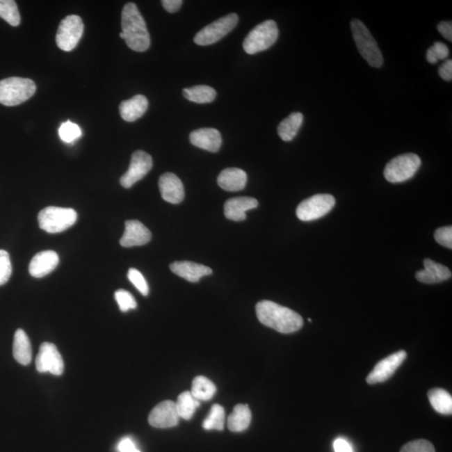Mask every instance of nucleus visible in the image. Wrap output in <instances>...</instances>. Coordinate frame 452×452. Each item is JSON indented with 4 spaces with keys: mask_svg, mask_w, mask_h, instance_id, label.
<instances>
[{
    "mask_svg": "<svg viewBox=\"0 0 452 452\" xmlns=\"http://www.w3.org/2000/svg\"><path fill=\"white\" fill-rule=\"evenodd\" d=\"M256 312L259 321L282 334L297 332L303 325V319L298 312L267 300L257 304Z\"/></svg>",
    "mask_w": 452,
    "mask_h": 452,
    "instance_id": "obj_1",
    "label": "nucleus"
},
{
    "mask_svg": "<svg viewBox=\"0 0 452 452\" xmlns=\"http://www.w3.org/2000/svg\"><path fill=\"white\" fill-rule=\"evenodd\" d=\"M122 29L126 44L131 50L145 52L150 48L151 38L145 20L134 3H127L123 7Z\"/></svg>",
    "mask_w": 452,
    "mask_h": 452,
    "instance_id": "obj_2",
    "label": "nucleus"
},
{
    "mask_svg": "<svg viewBox=\"0 0 452 452\" xmlns=\"http://www.w3.org/2000/svg\"><path fill=\"white\" fill-rule=\"evenodd\" d=\"M36 92L34 81L28 78L9 77L0 81V104L18 106L30 99Z\"/></svg>",
    "mask_w": 452,
    "mask_h": 452,
    "instance_id": "obj_3",
    "label": "nucleus"
},
{
    "mask_svg": "<svg viewBox=\"0 0 452 452\" xmlns=\"http://www.w3.org/2000/svg\"><path fill=\"white\" fill-rule=\"evenodd\" d=\"M351 31L353 40L362 57L373 67H382L384 60L379 45L364 24L360 19H353Z\"/></svg>",
    "mask_w": 452,
    "mask_h": 452,
    "instance_id": "obj_4",
    "label": "nucleus"
},
{
    "mask_svg": "<svg viewBox=\"0 0 452 452\" xmlns=\"http://www.w3.org/2000/svg\"><path fill=\"white\" fill-rule=\"evenodd\" d=\"M278 35L277 23L274 20H266L252 29L246 35L243 42L244 51L249 55L266 51L276 43Z\"/></svg>",
    "mask_w": 452,
    "mask_h": 452,
    "instance_id": "obj_5",
    "label": "nucleus"
},
{
    "mask_svg": "<svg viewBox=\"0 0 452 452\" xmlns=\"http://www.w3.org/2000/svg\"><path fill=\"white\" fill-rule=\"evenodd\" d=\"M76 220L77 213L71 208L47 207L38 216L40 229L51 234L67 231L76 223Z\"/></svg>",
    "mask_w": 452,
    "mask_h": 452,
    "instance_id": "obj_6",
    "label": "nucleus"
},
{
    "mask_svg": "<svg viewBox=\"0 0 452 452\" xmlns=\"http://www.w3.org/2000/svg\"><path fill=\"white\" fill-rule=\"evenodd\" d=\"M421 166V160L417 154H405L394 158L387 163L384 171L386 180L389 183L405 182L412 179Z\"/></svg>",
    "mask_w": 452,
    "mask_h": 452,
    "instance_id": "obj_7",
    "label": "nucleus"
},
{
    "mask_svg": "<svg viewBox=\"0 0 452 452\" xmlns=\"http://www.w3.org/2000/svg\"><path fill=\"white\" fill-rule=\"evenodd\" d=\"M238 22H239V17L236 14L225 15L197 33L194 39L195 43L203 45V47L215 44L233 31Z\"/></svg>",
    "mask_w": 452,
    "mask_h": 452,
    "instance_id": "obj_8",
    "label": "nucleus"
},
{
    "mask_svg": "<svg viewBox=\"0 0 452 452\" xmlns=\"http://www.w3.org/2000/svg\"><path fill=\"white\" fill-rule=\"evenodd\" d=\"M84 32V24L80 16L69 15L61 20L56 33V44L60 50L71 51L75 49Z\"/></svg>",
    "mask_w": 452,
    "mask_h": 452,
    "instance_id": "obj_9",
    "label": "nucleus"
},
{
    "mask_svg": "<svg viewBox=\"0 0 452 452\" xmlns=\"http://www.w3.org/2000/svg\"><path fill=\"white\" fill-rule=\"evenodd\" d=\"M335 202L334 197L331 195H316L300 203L296 213L302 221L318 220L330 212Z\"/></svg>",
    "mask_w": 452,
    "mask_h": 452,
    "instance_id": "obj_10",
    "label": "nucleus"
},
{
    "mask_svg": "<svg viewBox=\"0 0 452 452\" xmlns=\"http://www.w3.org/2000/svg\"><path fill=\"white\" fill-rule=\"evenodd\" d=\"M152 168L153 159L146 152L138 150L131 155L129 170L121 177L120 184L122 187L129 188L138 181L145 178Z\"/></svg>",
    "mask_w": 452,
    "mask_h": 452,
    "instance_id": "obj_11",
    "label": "nucleus"
},
{
    "mask_svg": "<svg viewBox=\"0 0 452 452\" xmlns=\"http://www.w3.org/2000/svg\"><path fill=\"white\" fill-rule=\"evenodd\" d=\"M36 369L40 373H51L54 376L63 375L64 361L56 345L44 343L40 345L35 361Z\"/></svg>",
    "mask_w": 452,
    "mask_h": 452,
    "instance_id": "obj_12",
    "label": "nucleus"
},
{
    "mask_svg": "<svg viewBox=\"0 0 452 452\" xmlns=\"http://www.w3.org/2000/svg\"><path fill=\"white\" fill-rule=\"evenodd\" d=\"M406 357V352L401 350L380 360L373 371L369 373L366 379L367 383L375 385L388 380L404 363Z\"/></svg>",
    "mask_w": 452,
    "mask_h": 452,
    "instance_id": "obj_13",
    "label": "nucleus"
},
{
    "mask_svg": "<svg viewBox=\"0 0 452 452\" xmlns=\"http://www.w3.org/2000/svg\"><path fill=\"white\" fill-rule=\"evenodd\" d=\"M179 416L177 410L176 403L166 401L156 405L150 414L149 422L155 428H170L179 422Z\"/></svg>",
    "mask_w": 452,
    "mask_h": 452,
    "instance_id": "obj_14",
    "label": "nucleus"
},
{
    "mask_svg": "<svg viewBox=\"0 0 452 452\" xmlns=\"http://www.w3.org/2000/svg\"><path fill=\"white\" fill-rule=\"evenodd\" d=\"M152 239V234L149 229L140 221L136 220H127L125 232L120 240L123 248H134L149 243Z\"/></svg>",
    "mask_w": 452,
    "mask_h": 452,
    "instance_id": "obj_15",
    "label": "nucleus"
},
{
    "mask_svg": "<svg viewBox=\"0 0 452 452\" xmlns=\"http://www.w3.org/2000/svg\"><path fill=\"white\" fill-rule=\"evenodd\" d=\"M159 187L162 198L166 202L178 204L184 199V188L182 181L172 172H166L160 177Z\"/></svg>",
    "mask_w": 452,
    "mask_h": 452,
    "instance_id": "obj_16",
    "label": "nucleus"
},
{
    "mask_svg": "<svg viewBox=\"0 0 452 452\" xmlns=\"http://www.w3.org/2000/svg\"><path fill=\"white\" fill-rule=\"evenodd\" d=\"M59 264V256L53 250H45L33 257L29 271L33 277L41 278L50 274Z\"/></svg>",
    "mask_w": 452,
    "mask_h": 452,
    "instance_id": "obj_17",
    "label": "nucleus"
},
{
    "mask_svg": "<svg viewBox=\"0 0 452 452\" xmlns=\"http://www.w3.org/2000/svg\"><path fill=\"white\" fill-rule=\"evenodd\" d=\"M191 145L199 149L216 153L222 145L221 134L215 129H200L193 131L190 135Z\"/></svg>",
    "mask_w": 452,
    "mask_h": 452,
    "instance_id": "obj_18",
    "label": "nucleus"
},
{
    "mask_svg": "<svg viewBox=\"0 0 452 452\" xmlns=\"http://www.w3.org/2000/svg\"><path fill=\"white\" fill-rule=\"evenodd\" d=\"M425 268L418 271L416 274L417 280L425 284H435L448 280L451 277V271L446 266L439 264L430 259L424 261Z\"/></svg>",
    "mask_w": 452,
    "mask_h": 452,
    "instance_id": "obj_19",
    "label": "nucleus"
},
{
    "mask_svg": "<svg viewBox=\"0 0 452 452\" xmlns=\"http://www.w3.org/2000/svg\"><path fill=\"white\" fill-rule=\"evenodd\" d=\"M172 273L191 282H197L201 277L213 273L209 267L192 261H175L170 265Z\"/></svg>",
    "mask_w": 452,
    "mask_h": 452,
    "instance_id": "obj_20",
    "label": "nucleus"
},
{
    "mask_svg": "<svg viewBox=\"0 0 452 452\" xmlns=\"http://www.w3.org/2000/svg\"><path fill=\"white\" fill-rule=\"evenodd\" d=\"M258 201L250 197H235L229 199L225 204V216L233 221L246 219L245 212L258 207Z\"/></svg>",
    "mask_w": 452,
    "mask_h": 452,
    "instance_id": "obj_21",
    "label": "nucleus"
},
{
    "mask_svg": "<svg viewBox=\"0 0 452 452\" xmlns=\"http://www.w3.org/2000/svg\"><path fill=\"white\" fill-rule=\"evenodd\" d=\"M217 182L222 190L225 191H241L244 190L248 183V175L240 168H225L218 176Z\"/></svg>",
    "mask_w": 452,
    "mask_h": 452,
    "instance_id": "obj_22",
    "label": "nucleus"
},
{
    "mask_svg": "<svg viewBox=\"0 0 452 452\" xmlns=\"http://www.w3.org/2000/svg\"><path fill=\"white\" fill-rule=\"evenodd\" d=\"M149 108V101L146 97L137 95L131 99L123 101L119 106V111L123 120L133 122L145 115Z\"/></svg>",
    "mask_w": 452,
    "mask_h": 452,
    "instance_id": "obj_23",
    "label": "nucleus"
},
{
    "mask_svg": "<svg viewBox=\"0 0 452 452\" xmlns=\"http://www.w3.org/2000/svg\"><path fill=\"white\" fill-rule=\"evenodd\" d=\"M13 355L15 360L20 364L28 365L31 362V344L26 332L22 330H18L15 332Z\"/></svg>",
    "mask_w": 452,
    "mask_h": 452,
    "instance_id": "obj_24",
    "label": "nucleus"
},
{
    "mask_svg": "<svg viewBox=\"0 0 452 452\" xmlns=\"http://www.w3.org/2000/svg\"><path fill=\"white\" fill-rule=\"evenodd\" d=\"M252 421V412L248 405H237L229 414L227 426L233 433H241L248 428Z\"/></svg>",
    "mask_w": 452,
    "mask_h": 452,
    "instance_id": "obj_25",
    "label": "nucleus"
},
{
    "mask_svg": "<svg viewBox=\"0 0 452 452\" xmlns=\"http://www.w3.org/2000/svg\"><path fill=\"white\" fill-rule=\"evenodd\" d=\"M303 122L301 113H293L284 119L277 127V133L283 141L290 142L298 134Z\"/></svg>",
    "mask_w": 452,
    "mask_h": 452,
    "instance_id": "obj_26",
    "label": "nucleus"
},
{
    "mask_svg": "<svg viewBox=\"0 0 452 452\" xmlns=\"http://www.w3.org/2000/svg\"><path fill=\"white\" fill-rule=\"evenodd\" d=\"M183 94L187 100L199 104H211L216 97V90L212 88L211 86L205 85L184 88Z\"/></svg>",
    "mask_w": 452,
    "mask_h": 452,
    "instance_id": "obj_27",
    "label": "nucleus"
},
{
    "mask_svg": "<svg viewBox=\"0 0 452 452\" xmlns=\"http://www.w3.org/2000/svg\"><path fill=\"white\" fill-rule=\"evenodd\" d=\"M428 398L435 412L442 414H451L452 397L445 389H431L428 392Z\"/></svg>",
    "mask_w": 452,
    "mask_h": 452,
    "instance_id": "obj_28",
    "label": "nucleus"
},
{
    "mask_svg": "<svg viewBox=\"0 0 452 452\" xmlns=\"http://www.w3.org/2000/svg\"><path fill=\"white\" fill-rule=\"evenodd\" d=\"M216 387L208 378L197 376L192 382L191 393L199 401H208L215 396Z\"/></svg>",
    "mask_w": 452,
    "mask_h": 452,
    "instance_id": "obj_29",
    "label": "nucleus"
},
{
    "mask_svg": "<svg viewBox=\"0 0 452 452\" xmlns=\"http://www.w3.org/2000/svg\"><path fill=\"white\" fill-rule=\"evenodd\" d=\"M175 403L179 417L184 420H191L195 410L200 405V402L197 401L190 392L180 394Z\"/></svg>",
    "mask_w": 452,
    "mask_h": 452,
    "instance_id": "obj_30",
    "label": "nucleus"
},
{
    "mask_svg": "<svg viewBox=\"0 0 452 452\" xmlns=\"http://www.w3.org/2000/svg\"><path fill=\"white\" fill-rule=\"evenodd\" d=\"M225 421V413L223 407L216 404L211 407L208 417L203 422V428L207 430H223Z\"/></svg>",
    "mask_w": 452,
    "mask_h": 452,
    "instance_id": "obj_31",
    "label": "nucleus"
},
{
    "mask_svg": "<svg viewBox=\"0 0 452 452\" xmlns=\"http://www.w3.org/2000/svg\"><path fill=\"white\" fill-rule=\"evenodd\" d=\"M0 17L10 26H18L20 24V15L17 3L14 0H0Z\"/></svg>",
    "mask_w": 452,
    "mask_h": 452,
    "instance_id": "obj_32",
    "label": "nucleus"
},
{
    "mask_svg": "<svg viewBox=\"0 0 452 452\" xmlns=\"http://www.w3.org/2000/svg\"><path fill=\"white\" fill-rule=\"evenodd\" d=\"M59 135L64 142L70 143L81 137V130L76 123L67 121L60 126Z\"/></svg>",
    "mask_w": 452,
    "mask_h": 452,
    "instance_id": "obj_33",
    "label": "nucleus"
},
{
    "mask_svg": "<svg viewBox=\"0 0 452 452\" xmlns=\"http://www.w3.org/2000/svg\"><path fill=\"white\" fill-rule=\"evenodd\" d=\"M449 56V49L445 44L435 42L426 52V60L430 64L437 63L439 60H445Z\"/></svg>",
    "mask_w": 452,
    "mask_h": 452,
    "instance_id": "obj_34",
    "label": "nucleus"
},
{
    "mask_svg": "<svg viewBox=\"0 0 452 452\" xmlns=\"http://www.w3.org/2000/svg\"><path fill=\"white\" fill-rule=\"evenodd\" d=\"M115 299H116L119 308L123 312L135 309L137 307V302H136L134 296L127 291L122 289L117 291L115 293Z\"/></svg>",
    "mask_w": 452,
    "mask_h": 452,
    "instance_id": "obj_35",
    "label": "nucleus"
},
{
    "mask_svg": "<svg viewBox=\"0 0 452 452\" xmlns=\"http://www.w3.org/2000/svg\"><path fill=\"white\" fill-rule=\"evenodd\" d=\"M12 274V266L9 253L0 250V286L9 281Z\"/></svg>",
    "mask_w": 452,
    "mask_h": 452,
    "instance_id": "obj_36",
    "label": "nucleus"
},
{
    "mask_svg": "<svg viewBox=\"0 0 452 452\" xmlns=\"http://www.w3.org/2000/svg\"><path fill=\"white\" fill-rule=\"evenodd\" d=\"M127 277L142 295L147 296L149 294V285L140 271L135 268H130L127 273Z\"/></svg>",
    "mask_w": 452,
    "mask_h": 452,
    "instance_id": "obj_37",
    "label": "nucleus"
},
{
    "mask_svg": "<svg viewBox=\"0 0 452 452\" xmlns=\"http://www.w3.org/2000/svg\"><path fill=\"white\" fill-rule=\"evenodd\" d=\"M401 452H435L433 443L426 439H417L405 444Z\"/></svg>",
    "mask_w": 452,
    "mask_h": 452,
    "instance_id": "obj_38",
    "label": "nucleus"
},
{
    "mask_svg": "<svg viewBox=\"0 0 452 452\" xmlns=\"http://www.w3.org/2000/svg\"><path fill=\"white\" fill-rule=\"evenodd\" d=\"M435 240L441 245L446 248L452 249V227L451 226H445V227L439 228L435 232Z\"/></svg>",
    "mask_w": 452,
    "mask_h": 452,
    "instance_id": "obj_39",
    "label": "nucleus"
},
{
    "mask_svg": "<svg viewBox=\"0 0 452 452\" xmlns=\"http://www.w3.org/2000/svg\"><path fill=\"white\" fill-rule=\"evenodd\" d=\"M439 76L443 80L451 81L452 80V60H447L439 68Z\"/></svg>",
    "mask_w": 452,
    "mask_h": 452,
    "instance_id": "obj_40",
    "label": "nucleus"
},
{
    "mask_svg": "<svg viewBox=\"0 0 452 452\" xmlns=\"http://www.w3.org/2000/svg\"><path fill=\"white\" fill-rule=\"evenodd\" d=\"M334 448L335 452H353L351 444L344 438L336 439Z\"/></svg>",
    "mask_w": 452,
    "mask_h": 452,
    "instance_id": "obj_41",
    "label": "nucleus"
},
{
    "mask_svg": "<svg viewBox=\"0 0 452 452\" xmlns=\"http://www.w3.org/2000/svg\"><path fill=\"white\" fill-rule=\"evenodd\" d=\"M137 449L133 439L129 437H125L121 439L118 443V450L119 452H131Z\"/></svg>",
    "mask_w": 452,
    "mask_h": 452,
    "instance_id": "obj_42",
    "label": "nucleus"
},
{
    "mask_svg": "<svg viewBox=\"0 0 452 452\" xmlns=\"http://www.w3.org/2000/svg\"><path fill=\"white\" fill-rule=\"evenodd\" d=\"M438 31L444 38L452 41V24L451 22H441L437 26Z\"/></svg>",
    "mask_w": 452,
    "mask_h": 452,
    "instance_id": "obj_43",
    "label": "nucleus"
},
{
    "mask_svg": "<svg viewBox=\"0 0 452 452\" xmlns=\"http://www.w3.org/2000/svg\"><path fill=\"white\" fill-rule=\"evenodd\" d=\"M162 5L170 13H175L182 6V0H163Z\"/></svg>",
    "mask_w": 452,
    "mask_h": 452,
    "instance_id": "obj_44",
    "label": "nucleus"
},
{
    "mask_svg": "<svg viewBox=\"0 0 452 452\" xmlns=\"http://www.w3.org/2000/svg\"><path fill=\"white\" fill-rule=\"evenodd\" d=\"M131 452H141V451H139V450H138V449H135L134 451H131Z\"/></svg>",
    "mask_w": 452,
    "mask_h": 452,
    "instance_id": "obj_45",
    "label": "nucleus"
}]
</instances>
